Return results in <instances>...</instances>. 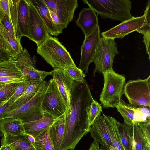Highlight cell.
<instances>
[{
	"label": "cell",
	"mask_w": 150,
	"mask_h": 150,
	"mask_svg": "<svg viewBox=\"0 0 150 150\" xmlns=\"http://www.w3.org/2000/svg\"><path fill=\"white\" fill-rule=\"evenodd\" d=\"M93 99L86 81H74L69 105L64 113L65 129L61 148L74 150L82 137L89 132V114Z\"/></svg>",
	"instance_id": "cell-1"
},
{
	"label": "cell",
	"mask_w": 150,
	"mask_h": 150,
	"mask_svg": "<svg viewBox=\"0 0 150 150\" xmlns=\"http://www.w3.org/2000/svg\"><path fill=\"white\" fill-rule=\"evenodd\" d=\"M36 51L54 69L76 67L69 53L56 37L50 35Z\"/></svg>",
	"instance_id": "cell-2"
},
{
	"label": "cell",
	"mask_w": 150,
	"mask_h": 150,
	"mask_svg": "<svg viewBox=\"0 0 150 150\" xmlns=\"http://www.w3.org/2000/svg\"><path fill=\"white\" fill-rule=\"evenodd\" d=\"M103 19L119 20L123 22L133 17L131 13L130 0H83Z\"/></svg>",
	"instance_id": "cell-3"
},
{
	"label": "cell",
	"mask_w": 150,
	"mask_h": 150,
	"mask_svg": "<svg viewBox=\"0 0 150 150\" xmlns=\"http://www.w3.org/2000/svg\"><path fill=\"white\" fill-rule=\"evenodd\" d=\"M48 83L46 81H42L38 91L30 100L19 108L4 114L0 117V120L12 118L19 119L23 123L41 118L43 114L42 103Z\"/></svg>",
	"instance_id": "cell-4"
},
{
	"label": "cell",
	"mask_w": 150,
	"mask_h": 150,
	"mask_svg": "<svg viewBox=\"0 0 150 150\" xmlns=\"http://www.w3.org/2000/svg\"><path fill=\"white\" fill-rule=\"evenodd\" d=\"M104 85L100 100L105 108H114L118 105L123 94L125 78L113 70L103 74Z\"/></svg>",
	"instance_id": "cell-5"
},
{
	"label": "cell",
	"mask_w": 150,
	"mask_h": 150,
	"mask_svg": "<svg viewBox=\"0 0 150 150\" xmlns=\"http://www.w3.org/2000/svg\"><path fill=\"white\" fill-rule=\"evenodd\" d=\"M117 47V45L114 39L103 37L100 38L92 60L95 65L93 71L94 76L97 72L103 74L113 70L114 57L116 55L119 54Z\"/></svg>",
	"instance_id": "cell-6"
},
{
	"label": "cell",
	"mask_w": 150,
	"mask_h": 150,
	"mask_svg": "<svg viewBox=\"0 0 150 150\" xmlns=\"http://www.w3.org/2000/svg\"><path fill=\"white\" fill-rule=\"evenodd\" d=\"M123 94L132 105L150 108V76L145 79L129 81L124 85Z\"/></svg>",
	"instance_id": "cell-7"
},
{
	"label": "cell",
	"mask_w": 150,
	"mask_h": 150,
	"mask_svg": "<svg viewBox=\"0 0 150 150\" xmlns=\"http://www.w3.org/2000/svg\"><path fill=\"white\" fill-rule=\"evenodd\" d=\"M150 1L147 4L144 14L141 16L133 17L132 18L121 22L120 24L101 33L103 37L112 38L122 39L132 32L136 31L143 27L150 25Z\"/></svg>",
	"instance_id": "cell-8"
},
{
	"label": "cell",
	"mask_w": 150,
	"mask_h": 150,
	"mask_svg": "<svg viewBox=\"0 0 150 150\" xmlns=\"http://www.w3.org/2000/svg\"><path fill=\"white\" fill-rule=\"evenodd\" d=\"M10 18L15 34L21 40L23 36L29 38L28 5L26 0H9Z\"/></svg>",
	"instance_id": "cell-9"
},
{
	"label": "cell",
	"mask_w": 150,
	"mask_h": 150,
	"mask_svg": "<svg viewBox=\"0 0 150 150\" xmlns=\"http://www.w3.org/2000/svg\"><path fill=\"white\" fill-rule=\"evenodd\" d=\"M42 110L54 118L64 114L67 107L53 78L49 80L44 93L42 103Z\"/></svg>",
	"instance_id": "cell-10"
},
{
	"label": "cell",
	"mask_w": 150,
	"mask_h": 150,
	"mask_svg": "<svg viewBox=\"0 0 150 150\" xmlns=\"http://www.w3.org/2000/svg\"><path fill=\"white\" fill-rule=\"evenodd\" d=\"M28 5V27L29 39L39 46L50 35L42 17L31 0H26Z\"/></svg>",
	"instance_id": "cell-11"
},
{
	"label": "cell",
	"mask_w": 150,
	"mask_h": 150,
	"mask_svg": "<svg viewBox=\"0 0 150 150\" xmlns=\"http://www.w3.org/2000/svg\"><path fill=\"white\" fill-rule=\"evenodd\" d=\"M11 59L26 77L43 81L47 76L52 75V71H42L37 69L35 55L32 57L25 48L20 53L12 57Z\"/></svg>",
	"instance_id": "cell-12"
},
{
	"label": "cell",
	"mask_w": 150,
	"mask_h": 150,
	"mask_svg": "<svg viewBox=\"0 0 150 150\" xmlns=\"http://www.w3.org/2000/svg\"><path fill=\"white\" fill-rule=\"evenodd\" d=\"M47 6L56 14L63 23L64 28L72 21L78 6L77 0H43Z\"/></svg>",
	"instance_id": "cell-13"
},
{
	"label": "cell",
	"mask_w": 150,
	"mask_h": 150,
	"mask_svg": "<svg viewBox=\"0 0 150 150\" xmlns=\"http://www.w3.org/2000/svg\"><path fill=\"white\" fill-rule=\"evenodd\" d=\"M99 25L92 32L85 37L81 47V56L78 68L87 73L88 67L94 55L96 46L100 38Z\"/></svg>",
	"instance_id": "cell-14"
},
{
	"label": "cell",
	"mask_w": 150,
	"mask_h": 150,
	"mask_svg": "<svg viewBox=\"0 0 150 150\" xmlns=\"http://www.w3.org/2000/svg\"><path fill=\"white\" fill-rule=\"evenodd\" d=\"M89 132L94 141L100 145L101 149L109 150L110 146H112L103 115L95 120L90 127Z\"/></svg>",
	"instance_id": "cell-15"
},
{
	"label": "cell",
	"mask_w": 150,
	"mask_h": 150,
	"mask_svg": "<svg viewBox=\"0 0 150 150\" xmlns=\"http://www.w3.org/2000/svg\"><path fill=\"white\" fill-rule=\"evenodd\" d=\"M53 79L55 82L65 103L67 110L69 108L70 93L74 82L62 69L56 68L52 71Z\"/></svg>",
	"instance_id": "cell-16"
},
{
	"label": "cell",
	"mask_w": 150,
	"mask_h": 150,
	"mask_svg": "<svg viewBox=\"0 0 150 150\" xmlns=\"http://www.w3.org/2000/svg\"><path fill=\"white\" fill-rule=\"evenodd\" d=\"M27 78L11 59L0 63V83L20 82Z\"/></svg>",
	"instance_id": "cell-17"
},
{
	"label": "cell",
	"mask_w": 150,
	"mask_h": 150,
	"mask_svg": "<svg viewBox=\"0 0 150 150\" xmlns=\"http://www.w3.org/2000/svg\"><path fill=\"white\" fill-rule=\"evenodd\" d=\"M98 15L90 8H83L80 12L76 23L85 37L89 35L98 25Z\"/></svg>",
	"instance_id": "cell-18"
},
{
	"label": "cell",
	"mask_w": 150,
	"mask_h": 150,
	"mask_svg": "<svg viewBox=\"0 0 150 150\" xmlns=\"http://www.w3.org/2000/svg\"><path fill=\"white\" fill-rule=\"evenodd\" d=\"M55 119L48 113L43 112L41 118L23 123L25 132L26 134L35 138L44 130L50 127Z\"/></svg>",
	"instance_id": "cell-19"
},
{
	"label": "cell",
	"mask_w": 150,
	"mask_h": 150,
	"mask_svg": "<svg viewBox=\"0 0 150 150\" xmlns=\"http://www.w3.org/2000/svg\"><path fill=\"white\" fill-rule=\"evenodd\" d=\"M40 13L47 27L49 34L57 36L63 33V30L53 22L48 8L43 0H31Z\"/></svg>",
	"instance_id": "cell-20"
},
{
	"label": "cell",
	"mask_w": 150,
	"mask_h": 150,
	"mask_svg": "<svg viewBox=\"0 0 150 150\" xmlns=\"http://www.w3.org/2000/svg\"><path fill=\"white\" fill-rule=\"evenodd\" d=\"M65 129L64 114L56 118L50 126L49 135L54 150H60Z\"/></svg>",
	"instance_id": "cell-21"
},
{
	"label": "cell",
	"mask_w": 150,
	"mask_h": 150,
	"mask_svg": "<svg viewBox=\"0 0 150 150\" xmlns=\"http://www.w3.org/2000/svg\"><path fill=\"white\" fill-rule=\"evenodd\" d=\"M0 131L4 135L17 136L26 134L21 120L7 118L0 120Z\"/></svg>",
	"instance_id": "cell-22"
},
{
	"label": "cell",
	"mask_w": 150,
	"mask_h": 150,
	"mask_svg": "<svg viewBox=\"0 0 150 150\" xmlns=\"http://www.w3.org/2000/svg\"><path fill=\"white\" fill-rule=\"evenodd\" d=\"M1 144H7L13 150H36L25 135L15 136L4 135Z\"/></svg>",
	"instance_id": "cell-23"
},
{
	"label": "cell",
	"mask_w": 150,
	"mask_h": 150,
	"mask_svg": "<svg viewBox=\"0 0 150 150\" xmlns=\"http://www.w3.org/2000/svg\"><path fill=\"white\" fill-rule=\"evenodd\" d=\"M42 81L39 80L33 81L22 94L11 104L4 114L19 108L30 100L38 91Z\"/></svg>",
	"instance_id": "cell-24"
},
{
	"label": "cell",
	"mask_w": 150,
	"mask_h": 150,
	"mask_svg": "<svg viewBox=\"0 0 150 150\" xmlns=\"http://www.w3.org/2000/svg\"><path fill=\"white\" fill-rule=\"evenodd\" d=\"M103 114L112 146L119 150H125L121 141L118 128L119 122L112 117Z\"/></svg>",
	"instance_id": "cell-25"
},
{
	"label": "cell",
	"mask_w": 150,
	"mask_h": 150,
	"mask_svg": "<svg viewBox=\"0 0 150 150\" xmlns=\"http://www.w3.org/2000/svg\"><path fill=\"white\" fill-rule=\"evenodd\" d=\"M118 128L121 142L125 150H133L132 125L119 122Z\"/></svg>",
	"instance_id": "cell-26"
},
{
	"label": "cell",
	"mask_w": 150,
	"mask_h": 150,
	"mask_svg": "<svg viewBox=\"0 0 150 150\" xmlns=\"http://www.w3.org/2000/svg\"><path fill=\"white\" fill-rule=\"evenodd\" d=\"M1 33L10 47L12 57L20 53L23 50L20 41L8 31L0 23Z\"/></svg>",
	"instance_id": "cell-27"
},
{
	"label": "cell",
	"mask_w": 150,
	"mask_h": 150,
	"mask_svg": "<svg viewBox=\"0 0 150 150\" xmlns=\"http://www.w3.org/2000/svg\"><path fill=\"white\" fill-rule=\"evenodd\" d=\"M50 127L44 130L35 138V142L33 145L36 150H54L49 137Z\"/></svg>",
	"instance_id": "cell-28"
},
{
	"label": "cell",
	"mask_w": 150,
	"mask_h": 150,
	"mask_svg": "<svg viewBox=\"0 0 150 150\" xmlns=\"http://www.w3.org/2000/svg\"><path fill=\"white\" fill-rule=\"evenodd\" d=\"M115 107L122 117L124 122L129 125H132L134 110L132 107L131 105L126 103L121 99L120 104Z\"/></svg>",
	"instance_id": "cell-29"
},
{
	"label": "cell",
	"mask_w": 150,
	"mask_h": 150,
	"mask_svg": "<svg viewBox=\"0 0 150 150\" xmlns=\"http://www.w3.org/2000/svg\"><path fill=\"white\" fill-rule=\"evenodd\" d=\"M133 150H143L146 144L138 125L133 123Z\"/></svg>",
	"instance_id": "cell-30"
},
{
	"label": "cell",
	"mask_w": 150,
	"mask_h": 150,
	"mask_svg": "<svg viewBox=\"0 0 150 150\" xmlns=\"http://www.w3.org/2000/svg\"><path fill=\"white\" fill-rule=\"evenodd\" d=\"M20 82L7 84L0 90V101H8L13 95Z\"/></svg>",
	"instance_id": "cell-31"
},
{
	"label": "cell",
	"mask_w": 150,
	"mask_h": 150,
	"mask_svg": "<svg viewBox=\"0 0 150 150\" xmlns=\"http://www.w3.org/2000/svg\"><path fill=\"white\" fill-rule=\"evenodd\" d=\"M34 80H35L27 77L24 80L20 82L14 94L8 101L13 102L18 98L25 91L28 86Z\"/></svg>",
	"instance_id": "cell-32"
},
{
	"label": "cell",
	"mask_w": 150,
	"mask_h": 150,
	"mask_svg": "<svg viewBox=\"0 0 150 150\" xmlns=\"http://www.w3.org/2000/svg\"><path fill=\"white\" fill-rule=\"evenodd\" d=\"M63 69L68 76L74 81L79 82H82L84 80L85 74L83 71L77 67H68Z\"/></svg>",
	"instance_id": "cell-33"
},
{
	"label": "cell",
	"mask_w": 150,
	"mask_h": 150,
	"mask_svg": "<svg viewBox=\"0 0 150 150\" xmlns=\"http://www.w3.org/2000/svg\"><path fill=\"white\" fill-rule=\"evenodd\" d=\"M102 108L101 104L96 101L93 100L91 105L89 114L88 122L90 127L95 120L100 116L102 112Z\"/></svg>",
	"instance_id": "cell-34"
},
{
	"label": "cell",
	"mask_w": 150,
	"mask_h": 150,
	"mask_svg": "<svg viewBox=\"0 0 150 150\" xmlns=\"http://www.w3.org/2000/svg\"><path fill=\"white\" fill-rule=\"evenodd\" d=\"M134 123L137 124L139 126L145 141L146 146L150 148V120Z\"/></svg>",
	"instance_id": "cell-35"
},
{
	"label": "cell",
	"mask_w": 150,
	"mask_h": 150,
	"mask_svg": "<svg viewBox=\"0 0 150 150\" xmlns=\"http://www.w3.org/2000/svg\"><path fill=\"white\" fill-rule=\"evenodd\" d=\"M150 25L144 26L138 30L137 32L143 35V42L146 48V52L148 54L149 59L150 55Z\"/></svg>",
	"instance_id": "cell-36"
},
{
	"label": "cell",
	"mask_w": 150,
	"mask_h": 150,
	"mask_svg": "<svg viewBox=\"0 0 150 150\" xmlns=\"http://www.w3.org/2000/svg\"><path fill=\"white\" fill-rule=\"evenodd\" d=\"M0 23L8 31L15 36L13 29L10 18L0 8Z\"/></svg>",
	"instance_id": "cell-37"
},
{
	"label": "cell",
	"mask_w": 150,
	"mask_h": 150,
	"mask_svg": "<svg viewBox=\"0 0 150 150\" xmlns=\"http://www.w3.org/2000/svg\"><path fill=\"white\" fill-rule=\"evenodd\" d=\"M131 106L134 110L133 123L150 120L140 110L139 107H135L132 105Z\"/></svg>",
	"instance_id": "cell-38"
},
{
	"label": "cell",
	"mask_w": 150,
	"mask_h": 150,
	"mask_svg": "<svg viewBox=\"0 0 150 150\" xmlns=\"http://www.w3.org/2000/svg\"><path fill=\"white\" fill-rule=\"evenodd\" d=\"M47 7L50 16L54 23L63 30L64 27L63 23L53 11L48 7Z\"/></svg>",
	"instance_id": "cell-39"
},
{
	"label": "cell",
	"mask_w": 150,
	"mask_h": 150,
	"mask_svg": "<svg viewBox=\"0 0 150 150\" xmlns=\"http://www.w3.org/2000/svg\"><path fill=\"white\" fill-rule=\"evenodd\" d=\"M0 8L10 18L9 0H0Z\"/></svg>",
	"instance_id": "cell-40"
},
{
	"label": "cell",
	"mask_w": 150,
	"mask_h": 150,
	"mask_svg": "<svg viewBox=\"0 0 150 150\" xmlns=\"http://www.w3.org/2000/svg\"><path fill=\"white\" fill-rule=\"evenodd\" d=\"M12 57L9 52L0 48V63L10 61Z\"/></svg>",
	"instance_id": "cell-41"
},
{
	"label": "cell",
	"mask_w": 150,
	"mask_h": 150,
	"mask_svg": "<svg viewBox=\"0 0 150 150\" xmlns=\"http://www.w3.org/2000/svg\"><path fill=\"white\" fill-rule=\"evenodd\" d=\"M0 48L9 52L11 55V49L3 37L0 35Z\"/></svg>",
	"instance_id": "cell-42"
},
{
	"label": "cell",
	"mask_w": 150,
	"mask_h": 150,
	"mask_svg": "<svg viewBox=\"0 0 150 150\" xmlns=\"http://www.w3.org/2000/svg\"><path fill=\"white\" fill-rule=\"evenodd\" d=\"M13 103L8 101L0 107V117L5 113L9 107Z\"/></svg>",
	"instance_id": "cell-43"
},
{
	"label": "cell",
	"mask_w": 150,
	"mask_h": 150,
	"mask_svg": "<svg viewBox=\"0 0 150 150\" xmlns=\"http://www.w3.org/2000/svg\"><path fill=\"white\" fill-rule=\"evenodd\" d=\"M88 150H106L100 148L98 143L95 142L94 141L91 144Z\"/></svg>",
	"instance_id": "cell-44"
},
{
	"label": "cell",
	"mask_w": 150,
	"mask_h": 150,
	"mask_svg": "<svg viewBox=\"0 0 150 150\" xmlns=\"http://www.w3.org/2000/svg\"><path fill=\"white\" fill-rule=\"evenodd\" d=\"M0 150H13L8 145L6 144H2L0 147Z\"/></svg>",
	"instance_id": "cell-45"
},
{
	"label": "cell",
	"mask_w": 150,
	"mask_h": 150,
	"mask_svg": "<svg viewBox=\"0 0 150 150\" xmlns=\"http://www.w3.org/2000/svg\"><path fill=\"white\" fill-rule=\"evenodd\" d=\"M28 140L33 144L35 142V138L33 136L25 134L24 135Z\"/></svg>",
	"instance_id": "cell-46"
},
{
	"label": "cell",
	"mask_w": 150,
	"mask_h": 150,
	"mask_svg": "<svg viewBox=\"0 0 150 150\" xmlns=\"http://www.w3.org/2000/svg\"><path fill=\"white\" fill-rule=\"evenodd\" d=\"M8 84L9 83H0V90Z\"/></svg>",
	"instance_id": "cell-47"
},
{
	"label": "cell",
	"mask_w": 150,
	"mask_h": 150,
	"mask_svg": "<svg viewBox=\"0 0 150 150\" xmlns=\"http://www.w3.org/2000/svg\"><path fill=\"white\" fill-rule=\"evenodd\" d=\"M8 101H0V107H1V106H2L3 104H4L6 102Z\"/></svg>",
	"instance_id": "cell-48"
},
{
	"label": "cell",
	"mask_w": 150,
	"mask_h": 150,
	"mask_svg": "<svg viewBox=\"0 0 150 150\" xmlns=\"http://www.w3.org/2000/svg\"><path fill=\"white\" fill-rule=\"evenodd\" d=\"M109 150H119L112 146H110V147Z\"/></svg>",
	"instance_id": "cell-49"
},
{
	"label": "cell",
	"mask_w": 150,
	"mask_h": 150,
	"mask_svg": "<svg viewBox=\"0 0 150 150\" xmlns=\"http://www.w3.org/2000/svg\"><path fill=\"white\" fill-rule=\"evenodd\" d=\"M143 150H150V148L146 146L144 148Z\"/></svg>",
	"instance_id": "cell-50"
},
{
	"label": "cell",
	"mask_w": 150,
	"mask_h": 150,
	"mask_svg": "<svg viewBox=\"0 0 150 150\" xmlns=\"http://www.w3.org/2000/svg\"><path fill=\"white\" fill-rule=\"evenodd\" d=\"M0 35H1V36H2L3 37L2 35H1V33L0 30Z\"/></svg>",
	"instance_id": "cell-51"
}]
</instances>
